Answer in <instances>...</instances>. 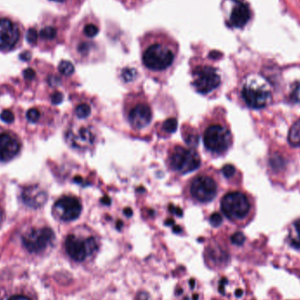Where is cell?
I'll use <instances>...</instances> for the list:
<instances>
[{"mask_svg":"<svg viewBox=\"0 0 300 300\" xmlns=\"http://www.w3.org/2000/svg\"><path fill=\"white\" fill-rule=\"evenodd\" d=\"M203 146L206 153L213 157H222L232 146V133L214 114L205 116L200 125Z\"/></svg>","mask_w":300,"mask_h":300,"instance_id":"1","label":"cell"},{"mask_svg":"<svg viewBox=\"0 0 300 300\" xmlns=\"http://www.w3.org/2000/svg\"><path fill=\"white\" fill-rule=\"evenodd\" d=\"M219 183L210 168H205L185 184V198L197 206L213 202L219 193Z\"/></svg>","mask_w":300,"mask_h":300,"instance_id":"2","label":"cell"},{"mask_svg":"<svg viewBox=\"0 0 300 300\" xmlns=\"http://www.w3.org/2000/svg\"><path fill=\"white\" fill-rule=\"evenodd\" d=\"M123 113L130 128L136 133L148 129L153 121V109L144 93H128L123 105Z\"/></svg>","mask_w":300,"mask_h":300,"instance_id":"3","label":"cell"},{"mask_svg":"<svg viewBox=\"0 0 300 300\" xmlns=\"http://www.w3.org/2000/svg\"><path fill=\"white\" fill-rule=\"evenodd\" d=\"M201 157L194 147L181 143H171L167 148L165 164L169 171L178 176H185L199 169Z\"/></svg>","mask_w":300,"mask_h":300,"instance_id":"4","label":"cell"},{"mask_svg":"<svg viewBox=\"0 0 300 300\" xmlns=\"http://www.w3.org/2000/svg\"><path fill=\"white\" fill-rule=\"evenodd\" d=\"M142 63L151 73L165 74L171 70L176 60V52L171 46L155 42L142 52Z\"/></svg>","mask_w":300,"mask_h":300,"instance_id":"5","label":"cell"},{"mask_svg":"<svg viewBox=\"0 0 300 300\" xmlns=\"http://www.w3.org/2000/svg\"><path fill=\"white\" fill-rule=\"evenodd\" d=\"M192 85L196 92L212 98L221 85V77L217 69L210 65H198L192 69Z\"/></svg>","mask_w":300,"mask_h":300,"instance_id":"6","label":"cell"},{"mask_svg":"<svg viewBox=\"0 0 300 300\" xmlns=\"http://www.w3.org/2000/svg\"><path fill=\"white\" fill-rule=\"evenodd\" d=\"M25 28L21 21L9 15L0 14V51H14L22 44Z\"/></svg>","mask_w":300,"mask_h":300,"instance_id":"7","label":"cell"},{"mask_svg":"<svg viewBox=\"0 0 300 300\" xmlns=\"http://www.w3.org/2000/svg\"><path fill=\"white\" fill-rule=\"evenodd\" d=\"M241 97L250 108L260 109L269 104L271 99V91L262 77H251L243 85Z\"/></svg>","mask_w":300,"mask_h":300,"instance_id":"8","label":"cell"},{"mask_svg":"<svg viewBox=\"0 0 300 300\" xmlns=\"http://www.w3.org/2000/svg\"><path fill=\"white\" fill-rule=\"evenodd\" d=\"M220 210L228 220H241L249 213L250 203L242 192H227L220 200Z\"/></svg>","mask_w":300,"mask_h":300,"instance_id":"9","label":"cell"},{"mask_svg":"<svg viewBox=\"0 0 300 300\" xmlns=\"http://www.w3.org/2000/svg\"><path fill=\"white\" fill-rule=\"evenodd\" d=\"M64 246L67 254L76 262H83L87 256L97 252L98 248L97 239L91 234L85 237L75 234H69Z\"/></svg>","mask_w":300,"mask_h":300,"instance_id":"10","label":"cell"},{"mask_svg":"<svg viewBox=\"0 0 300 300\" xmlns=\"http://www.w3.org/2000/svg\"><path fill=\"white\" fill-rule=\"evenodd\" d=\"M53 212L57 219L70 222L77 220L80 217L83 212V205L80 199L76 196H63L55 203Z\"/></svg>","mask_w":300,"mask_h":300,"instance_id":"11","label":"cell"},{"mask_svg":"<svg viewBox=\"0 0 300 300\" xmlns=\"http://www.w3.org/2000/svg\"><path fill=\"white\" fill-rule=\"evenodd\" d=\"M55 240V234L49 227L35 228L27 232L22 237L25 248L30 253L44 251Z\"/></svg>","mask_w":300,"mask_h":300,"instance_id":"12","label":"cell"},{"mask_svg":"<svg viewBox=\"0 0 300 300\" xmlns=\"http://www.w3.org/2000/svg\"><path fill=\"white\" fill-rule=\"evenodd\" d=\"M67 138L69 142L76 148H90L94 146L97 142V133L94 126L88 125L86 126H80L77 129L69 130L67 133Z\"/></svg>","mask_w":300,"mask_h":300,"instance_id":"13","label":"cell"},{"mask_svg":"<svg viewBox=\"0 0 300 300\" xmlns=\"http://www.w3.org/2000/svg\"><path fill=\"white\" fill-rule=\"evenodd\" d=\"M21 199L26 206L37 209L47 202L48 194L40 185H28L22 190Z\"/></svg>","mask_w":300,"mask_h":300,"instance_id":"14","label":"cell"},{"mask_svg":"<svg viewBox=\"0 0 300 300\" xmlns=\"http://www.w3.org/2000/svg\"><path fill=\"white\" fill-rule=\"evenodd\" d=\"M21 143L16 137L8 133H0V162H9L17 156Z\"/></svg>","mask_w":300,"mask_h":300,"instance_id":"15","label":"cell"},{"mask_svg":"<svg viewBox=\"0 0 300 300\" xmlns=\"http://www.w3.org/2000/svg\"><path fill=\"white\" fill-rule=\"evenodd\" d=\"M250 10L244 3L236 4L231 13L230 22L235 28H243L250 19Z\"/></svg>","mask_w":300,"mask_h":300,"instance_id":"16","label":"cell"},{"mask_svg":"<svg viewBox=\"0 0 300 300\" xmlns=\"http://www.w3.org/2000/svg\"><path fill=\"white\" fill-rule=\"evenodd\" d=\"M94 104L92 102H81L75 107V115L78 119H85L93 115Z\"/></svg>","mask_w":300,"mask_h":300,"instance_id":"17","label":"cell"},{"mask_svg":"<svg viewBox=\"0 0 300 300\" xmlns=\"http://www.w3.org/2000/svg\"><path fill=\"white\" fill-rule=\"evenodd\" d=\"M178 128V119L175 118H169L165 119L164 123L161 125L159 133L161 135L169 136L172 133H174Z\"/></svg>","mask_w":300,"mask_h":300,"instance_id":"18","label":"cell"},{"mask_svg":"<svg viewBox=\"0 0 300 300\" xmlns=\"http://www.w3.org/2000/svg\"><path fill=\"white\" fill-rule=\"evenodd\" d=\"M288 140L291 146L300 147V119H297L293 126L290 127Z\"/></svg>","mask_w":300,"mask_h":300,"instance_id":"19","label":"cell"},{"mask_svg":"<svg viewBox=\"0 0 300 300\" xmlns=\"http://www.w3.org/2000/svg\"><path fill=\"white\" fill-rule=\"evenodd\" d=\"M290 243L294 248L300 249V220H297L293 224L290 234Z\"/></svg>","mask_w":300,"mask_h":300,"instance_id":"20","label":"cell"},{"mask_svg":"<svg viewBox=\"0 0 300 300\" xmlns=\"http://www.w3.org/2000/svg\"><path fill=\"white\" fill-rule=\"evenodd\" d=\"M60 73L63 74L64 76H70L74 73L75 68L73 64L69 61H62L58 66Z\"/></svg>","mask_w":300,"mask_h":300,"instance_id":"21","label":"cell"},{"mask_svg":"<svg viewBox=\"0 0 300 300\" xmlns=\"http://www.w3.org/2000/svg\"><path fill=\"white\" fill-rule=\"evenodd\" d=\"M98 31L99 30H98V27L93 24L86 25L84 28V35H86L87 37H90V38L95 37L96 35H98Z\"/></svg>","mask_w":300,"mask_h":300,"instance_id":"22","label":"cell"},{"mask_svg":"<svg viewBox=\"0 0 300 300\" xmlns=\"http://www.w3.org/2000/svg\"><path fill=\"white\" fill-rule=\"evenodd\" d=\"M27 118L32 123H36L41 118V112H39L37 109H30L27 112Z\"/></svg>","mask_w":300,"mask_h":300,"instance_id":"23","label":"cell"},{"mask_svg":"<svg viewBox=\"0 0 300 300\" xmlns=\"http://www.w3.org/2000/svg\"><path fill=\"white\" fill-rule=\"evenodd\" d=\"M136 73L137 72L134 69H125L122 72L123 79L126 82H131L133 79H135Z\"/></svg>","mask_w":300,"mask_h":300,"instance_id":"24","label":"cell"},{"mask_svg":"<svg viewBox=\"0 0 300 300\" xmlns=\"http://www.w3.org/2000/svg\"><path fill=\"white\" fill-rule=\"evenodd\" d=\"M231 241L232 243L234 245H237V246H241L243 244L245 241L244 234L241 233V232H237L235 234H233L231 236Z\"/></svg>","mask_w":300,"mask_h":300,"instance_id":"25","label":"cell"},{"mask_svg":"<svg viewBox=\"0 0 300 300\" xmlns=\"http://www.w3.org/2000/svg\"><path fill=\"white\" fill-rule=\"evenodd\" d=\"M222 173L227 178H230L235 174V168L232 164H227L222 168Z\"/></svg>","mask_w":300,"mask_h":300,"instance_id":"26","label":"cell"},{"mask_svg":"<svg viewBox=\"0 0 300 300\" xmlns=\"http://www.w3.org/2000/svg\"><path fill=\"white\" fill-rule=\"evenodd\" d=\"M210 223L213 227H219L222 223V216L219 213H214L210 217Z\"/></svg>","mask_w":300,"mask_h":300,"instance_id":"27","label":"cell"},{"mask_svg":"<svg viewBox=\"0 0 300 300\" xmlns=\"http://www.w3.org/2000/svg\"><path fill=\"white\" fill-rule=\"evenodd\" d=\"M1 119L3 120L4 122L6 123H10L14 122V115L13 112L9 111V110H5L2 112L1 113Z\"/></svg>","mask_w":300,"mask_h":300,"instance_id":"28","label":"cell"},{"mask_svg":"<svg viewBox=\"0 0 300 300\" xmlns=\"http://www.w3.org/2000/svg\"><path fill=\"white\" fill-rule=\"evenodd\" d=\"M52 103L55 105H58L60 103H62L63 99V95L60 92V91H56L54 94L52 95Z\"/></svg>","mask_w":300,"mask_h":300,"instance_id":"29","label":"cell"},{"mask_svg":"<svg viewBox=\"0 0 300 300\" xmlns=\"http://www.w3.org/2000/svg\"><path fill=\"white\" fill-rule=\"evenodd\" d=\"M24 76L28 80H31V79H33L35 77V71L31 70V69H28V70H25Z\"/></svg>","mask_w":300,"mask_h":300,"instance_id":"30","label":"cell"},{"mask_svg":"<svg viewBox=\"0 0 300 300\" xmlns=\"http://www.w3.org/2000/svg\"><path fill=\"white\" fill-rule=\"evenodd\" d=\"M46 1H48L49 3L55 4V5H57V6H62V5L66 4L69 0H46Z\"/></svg>","mask_w":300,"mask_h":300,"instance_id":"31","label":"cell"},{"mask_svg":"<svg viewBox=\"0 0 300 300\" xmlns=\"http://www.w3.org/2000/svg\"><path fill=\"white\" fill-rule=\"evenodd\" d=\"M8 300H31L29 297H26V296H22V295H16V296H13L11 297Z\"/></svg>","mask_w":300,"mask_h":300,"instance_id":"32","label":"cell"},{"mask_svg":"<svg viewBox=\"0 0 300 300\" xmlns=\"http://www.w3.org/2000/svg\"><path fill=\"white\" fill-rule=\"evenodd\" d=\"M148 299V296H147V293H145V292H141V293L139 294L138 295V297H137L136 300H147Z\"/></svg>","mask_w":300,"mask_h":300,"instance_id":"33","label":"cell"},{"mask_svg":"<svg viewBox=\"0 0 300 300\" xmlns=\"http://www.w3.org/2000/svg\"><path fill=\"white\" fill-rule=\"evenodd\" d=\"M241 295H242V290H236V296H237V297H241Z\"/></svg>","mask_w":300,"mask_h":300,"instance_id":"34","label":"cell"},{"mask_svg":"<svg viewBox=\"0 0 300 300\" xmlns=\"http://www.w3.org/2000/svg\"><path fill=\"white\" fill-rule=\"evenodd\" d=\"M2 219H3V211H2L1 207H0V223L2 221Z\"/></svg>","mask_w":300,"mask_h":300,"instance_id":"35","label":"cell"}]
</instances>
